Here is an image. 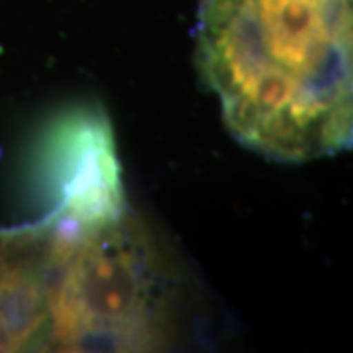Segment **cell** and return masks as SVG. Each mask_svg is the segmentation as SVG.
Returning a JSON list of instances; mask_svg holds the SVG:
<instances>
[{"instance_id": "4", "label": "cell", "mask_w": 353, "mask_h": 353, "mask_svg": "<svg viewBox=\"0 0 353 353\" xmlns=\"http://www.w3.org/2000/svg\"><path fill=\"white\" fill-rule=\"evenodd\" d=\"M24 228H16L10 232H0V261L16 248V243L20 241L22 234H24Z\"/></svg>"}, {"instance_id": "3", "label": "cell", "mask_w": 353, "mask_h": 353, "mask_svg": "<svg viewBox=\"0 0 353 353\" xmlns=\"http://www.w3.org/2000/svg\"><path fill=\"white\" fill-rule=\"evenodd\" d=\"M41 167L55 196L53 220L88 232L128 212L112 128L102 110L59 116L46 132Z\"/></svg>"}, {"instance_id": "1", "label": "cell", "mask_w": 353, "mask_h": 353, "mask_svg": "<svg viewBox=\"0 0 353 353\" xmlns=\"http://www.w3.org/2000/svg\"><path fill=\"white\" fill-rule=\"evenodd\" d=\"M196 61L230 132L306 161L352 141V0H202Z\"/></svg>"}, {"instance_id": "2", "label": "cell", "mask_w": 353, "mask_h": 353, "mask_svg": "<svg viewBox=\"0 0 353 353\" xmlns=\"http://www.w3.org/2000/svg\"><path fill=\"white\" fill-rule=\"evenodd\" d=\"M48 347L152 352L171 330V283L136 218L79 232L50 216Z\"/></svg>"}]
</instances>
